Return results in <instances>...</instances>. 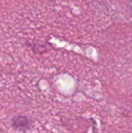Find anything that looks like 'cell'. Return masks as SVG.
<instances>
[{
    "mask_svg": "<svg viewBox=\"0 0 132 133\" xmlns=\"http://www.w3.org/2000/svg\"><path fill=\"white\" fill-rule=\"evenodd\" d=\"M11 125L16 131L26 132L30 129L32 126V122L26 116L18 115L12 118Z\"/></svg>",
    "mask_w": 132,
    "mask_h": 133,
    "instance_id": "6da1fadb",
    "label": "cell"
}]
</instances>
